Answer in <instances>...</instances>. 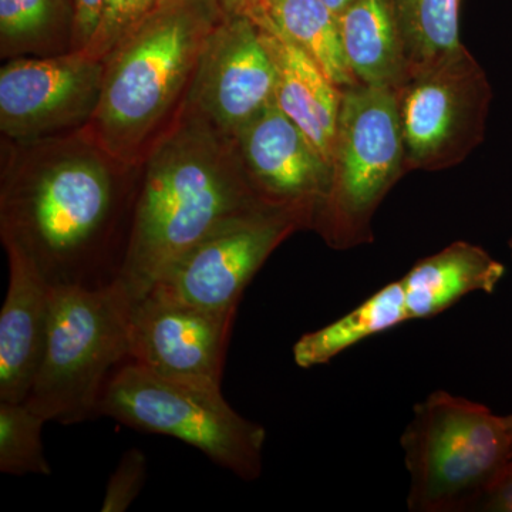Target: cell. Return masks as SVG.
<instances>
[{"label": "cell", "instance_id": "1", "mask_svg": "<svg viewBox=\"0 0 512 512\" xmlns=\"http://www.w3.org/2000/svg\"><path fill=\"white\" fill-rule=\"evenodd\" d=\"M140 167L107 154L86 130L2 140L0 237L52 286L103 288L119 279Z\"/></svg>", "mask_w": 512, "mask_h": 512}, {"label": "cell", "instance_id": "2", "mask_svg": "<svg viewBox=\"0 0 512 512\" xmlns=\"http://www.w3.org/2000/svg\"><path fill=\"white\" fill-rule=\"evenodd\" d=\"M272 205L252 187L234 137L187 104L141 163L117 281L137 301L202 239Z\"/></svg>", "mask_w": 512, "mask_h": 512}, {"label": "cell", "instance_id": "3", "mask_svg": "<svg viewBox=\"0 0 512 512\" xmlns=\"http://www.w3.org/2000/svg\"><path fill=\"white\" fill-rule=\"evenodd\" d=\"M222 19L215 0H164L104 57L87 134L121 164L140 167L187 107L202 52Z\"/></svg>", "mask_w": 512, "mask_h": 512}, {"label": "cell", "instance_id": "4", "mask_svg": "<svg viewBox=\"0 0 512 512\" xmlns=\"http://www.w3.org/2000/svg\"><path fill=\"white\" fill-rule=\"evenodd\" d=\"M131 305L120 281L53 286L45 355L25 400L33 412L63 424L97 417L111 377L131 360Z\"/></svg>", "mask_w": 512, "mask_h": 512}, {"label": "cell", "instance_id": "5", "mask_svg": "<svg viewBox=\"0 0 512 512\" xmlns=\"http://www.w3.org/2000/svg\"><path fill=\"white\" fill-rule=\"evenodd\" d=\"M413 512L473 511L512 460V419L437 390L414 406L402 436Z\"/></svg>", "mask_w": 512, "mask_h": 512}, {"label": "cell", "instance_id": "6", "mask_svg": "<svg viewBox=\"0 0 512 512\" xmlns=\"http://www.w3.org/2000/svg\"><path fill=\"white\" fill-rule=\"evenodd\" d=\"M97 417L183 441L242 480L261 476L266 431L235 412L222 387L158 375L128 360L107 384Z\"/></svg>", "mask_w": 512, "mask_h": 512}, {"label": "cell", "instance_id": "7", "mask_svg": "<svg viewBox=\"0 0 512 512\" xmlns=\"http://www.w3.org/2000/svg\"><path fill=\"white\" fill-rule=\"evenodd\" d=\"M403 164L397 89L362 83L342 89L332 184L313 228L335 248L370 241V218Z\"/></svg>", "mask_w": 512, "mask_h": 512}, {"label": "cell", "instance_id": "8", "mask_svg": "<svg viewBox=\"0 0 512 512\" xmlns=\"http://www.w3.org/2000/svg\"><path fill=\"white\" fill-rule=\"evenodd\" d=\"M313 221L315 210L301 205H272L242 215L181 256L146 295L212 311H237L266 259L299 229L313 228Z\"/></svg>", "mask_w": 512, "mask_h": 512}, {"label": "cell", "instance_id": "9", "mask_svg": "<svg viewBox=\"0 0 512 512\" xmlns=\"http://www.w3.org/2000/svg\"><path fill=\"white\" fill-rule=\"evenodd\" d=\"M397 94L407 168L444 167L480 140L490 89L467 50L410 74Z\"/></svg>", "mask_w": 512, "mask_h": 512}, {"label": "cell", "instance_id": "10", "mask_svg": "<svg viewBox=\"0 0 512 512\" xmlns=\"http://www.w3.org/2000/svg\"><path fill=\"white\" fill-rule=\"evenodd\" d=\"M104 62L84 52L8 60L0 69L3 138L32 143L89 126L99 107Z\"/></svg>", "mask_w": 512, "mask_h": 512}, {"label": "cell", "instance_id": "11", "mask_svg": "<svg viewBox=\"0 0 512 512\" xmlns=\"http://www.w3.org/2000/svg\"><path fill=\"white\" fill-rule=\"evenodd\" d=\"M235 315L143 296L131 305V360L158 375L222 387Z\"/></svg>", "mask_w": 512, "mask_h": 512}, {"label": "cell", "instance_id": "12", "mask_svg": "<svg viewBox=\"0 0 512 512\" xmlns=\"http://www.w3.org/2000/svg\"><path fill=\"white\" fill-rule=\"evenodd\" d=\"M275 83L259 26L247 16H224L208 37L187 104L234 137L275 100Z\"/></svg>", "mask_w": 512, "mask_h": 512}, {"label": "cell", "instance_id": "13", "mask_svg": "<svg viewBox=\"0 0 512 512\" xmlns=\"http://www.w3.org/2000/svg\"><path fill=\"white\" fill-rule=\"evenodd\" d=\"M249 181L265 201L318 212L332 184V167L298 124L271 101L234 134Z\"/></svg>", "mask_w": 512, "mask_h": 512}, {"label": "cell", "instance_id": "14", "mask_svg": "<svg viewBox=\"0 0 512 512\" xmlns=\"http://www.w3.org/2000/svg\"><path fill=\"white\" fill-rule=\"evenodd\" d=\"M5 251L9 281L0 311V402L22 403L45 355L53 286L18 249Z\"/></svg>", "mask_w": 512, "mask_h": 512}, {"label": "cell", "instance_id": "15", "mask_svg": "<svg viewBox=\"0 0 512 512\" xmlns=\"http://www.w3.org/2000/svg\"><path fill=\"white\" fill-rule=\"evenodd\" d=\"M275 64V101L301 127L330 167L335 157L342 89L302 47L265 20H254Z\"/></svg>", "mask_w": 512, "mask_h": 512}, {"label": "cell", "instance_id": "16", "mask_svg": "<svg viewBox=\"0 0 512 512\" xmlns=\"http://www.w3.org/2000/svg\"><path fill=\"white\" fill-rule=\"evenodd\" d=\"M504 275L505 266L483 248L454 242L400 279L410 320L440 315L470 293H493Z\"/></svg>", "mask_w": 512, "mask_h": 512}, {"label": "cell", "instance_id": "17", "mask_svg": "<svg viewBox=\"0 0 512 512\" xmlns=\"http://www.w3.org/2000/svg\"><path fill=\"white\" fill-rule=\"evenodd\" d=\"M338 19L346 60L357 82L402 86L407 62L393 0H353Z\"/></svg>", "mask_w": 512, "mask_h": 512}, {"label": "cell", "instance_id": "18", "mask_svg": "<svg viewBox=\"0 0 512 512\" xmlns=\"http://www.w3.org/2000/svg\"><path fill=\"white\" fill-rule=\"evenodd\" d=\"M410 322L402 281L390 282L345 316L313 332L293 345V360L301 369L326 365L363 340Z\"/></svg>", "mask_w": 512, "mask_h": 512}, {"label": "cell", "instance_id": "19", "mask_svg": "<svg viewBox=\"0 0 512 512\" xmlns=\"http://www.w3.org/2000/svg\"><path fill=\"white\" fill-rule=\"evenodd\" d=\"M74 0H0V57H53L74 52Z\"/></svg>", "mask_w": 512, "mask_h": 512}, {"label": "cell", "instance_id": "20", "mask_svg": "<svg viewBox=\"0 0 512 512\" xmlns=\"http://www.w3.org/2000/svg\"><path fill=\"white\" fill-rule=\"evenodd\" d=\"M252 20H265L302 47L339 89L359 84L350 70L339 19L319 0H266Z\"/></svg>", "mask_w": 512, "mask_h": 512}, {"label": "cell", "instance_id": "21", "mask_svg": "<svg viewBox=\"0 0 512 512\" xmlns=\"http://www.w3.org/2000/svg\"><path fill=\"white\" fill-rule=\"evenodd\" d=\"M406 53L407 77L461 55V0H393ZM404 83V82H403Z\"/></svg>", "mask_w": 512, "mask_h": 512}, {"label": "cell", "instance_id": "22", "mask_svg": "<svg viewBox=\"0 0 512 512\" xmlns=\"http://www.w3.org/2000/svg\"><path fill=\"white\" fill-rule=\"evenodd\" d=\"M47 421L25 402H0V471L8 476H50L42 431Z\"/></svg>", "mask_w": 512, "mask_h": 512}, {"label": "cell", "instance_id": "23", "mask_svg": "<svg viewBox=\"0 0 512 512\" xmlns=\"http://www.w3.org/2000/svg\"><path fill=\"white\" fill-rule=\"evenodd\" d=\"M163 2L164 0H104L97 28L83 52L94 59L103 60L117 43L133 32Z\"/></svg>", "mask_w": 512, "mask_h": 512}, {"label": "cell", "instance_id": "24", "mask_svg": "<svg viewBox=\"0 0 512 512\" xmlns=\"http://www.w3.org/2000/svg\"><path fill=\"white\" fill-rule=\"evenodd\" d=\"M147 478V457L138 448H128L107 483L101 512H124L136 501Z\"/></svg>", "mask_w": 512, "mask_h": 512}, {"label": "cell", "instance_id": "25", "mask_svg": "<svg viewBox=\"0 0 512 512\" xmlns=\"http://www.w3.org/2000/svg\"><path fill=\"white\" fill-rule=\"evenodd\" d=\"M473 511L512 512V460L491 481Z\"/></svg>", "mask_w": 512, "mask_h": 512}, {"label": "cell", "instance_id": "26", "mask_svg": "<svg viewBox=\"0 0 512 512\" xmlns=\"http://www.w3.org/2000/svg\"><path fill=\"white\" fill-rule=\"evenodd\" d=\"M104 0H74L76 26H74V52H83L92 40L99 23Z\"/></svg>", "mask_w": 512, "mask_h": 512}, {"label": "cell", "instance_id": "27", "mask_svg": "<svg viewBox=\"0 0 512 512\" xmlns=\"http://www.w3.org/2000/svg\"><path fill=\"white\" fill-rule=\"evenodd\" d=\"M224 16H251L266 0H215Z\"/></svg>", "mask_w": 512, "mask_h": 512}, {"label": "cell", "instance_id": "28", "mask_svg": "<svg viewBox=\"0 0 512 512\" xmlns=\"http://www.w3.org/2000/svg\"><path fill=\"white\" fill-rule=\"evenodd\" d=\"M319 2H322L326 8L332 10V12L339 18L353 0H319Z\"/></svg>", "mask_w": 512, "mask_h": 512}, {"label": "cell", "instance_id": "29", "mask_svg": "<svg viewBox=\"0 0 512 512\" xmlns=\"http://www.w3.org/2000/svg\"><path fill=\"white\" fill-rule=\"evenodd\" d=\"M510 249H511V256H512V238L510 239Z\"/></svg>", "mask_w": 512, "mask_h": 512}, {"label": "cell", "instance_id": "30", "mask_svg": "<svg viewBox=\"0 0 512 512\" xmlns=\"http://www.w3.org/2000/svg\"><path fill=\"white\" fill-rule=\"evenodd\" d=\"M511 419H512V414H511Z\"/></svg>", "mask_w": 512, "mask_h": 512}]
</instances>
